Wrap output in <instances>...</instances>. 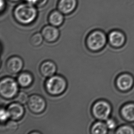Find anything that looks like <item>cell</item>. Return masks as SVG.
<instances>
[{
    "label": "cell",
    "mask_w": 134,
    "mask_h": 134,
    "mask_svg": "<svg viewBox=\"0 0 134 134\" xmlns=\"http://www.w3.org/2000/svg\"><path fill=\"white\" fill-rule=\"evenodd\" d=\"M15 20L23 25L33 24L38 16L36 6L27 2L19 4L13 12Z\"/></svg>",
    "instance_id": "6da1fadb"
},
{
    "label": "cell",
    "mask_w": 134,
    "mask_h": 134,
    "mask_svg": "<svg viewBox=\"0 0 134 134\" xmlns=\"http://www.w3.org/2000/svg\"><path fill=\"white\" fill-rule=\"evenodd\" d=\"M45 89L52 96H59L63 93L67 88L65 78L60 75H54L49 77L45 82Z\"/></svg>",
    "instance_id": "7a4b0ae2"
},
{
    "label": "cell",
    "mask_w": 134,
    "mask_h": 134,
    "mask_svg": "<svg viewBox=\"0 0 134 134\" xmlns=\"http://www.w3.org/2000/svg\"><path fill=\"white\" fill-rule=\"evenodd\" d=\"M107 42V37L103 31L97 29L91 32L86 39V45L89 51L96 52L101 50Z\"/></svg>",
    "instance_id": "3957f363"
},
{
    "label": "cell",
    "mask_w": 134,
    "mask_h": 134,
    "mask_svg": "<svg viewBox=\"0 0 134 134\" xmlns=\"http://www.w3.org/2000/svg\"><path fill=\"white\" fill-rule=\"evenodd\" d=\"M18 83L14 79L10 77H5L1 80L0 94L2 98L10 99L16 97L18 94Z\"/></svg>",
    "instance_id": "277c9868"
},
{
    "label": "cell",
    "mask_w": 134,
    "mask_h": 134,
    "mask_svg": "<svg viewBox=\"0 0 134 134\" xmlns=\"http://www.w3.org/2000/svg\"><path fill=\"white\" fill-rule=\"evenodd\" d=\"M91 111L94 118L99 120H107L110 115L111 107L108 102L99 100L94 103Z\"/></svg>",
    "instance_id": "5b68a950"
},
{
    "label": "cell",
    "mask_w": 134,
    "mask_h": 134,
    "mask_svg": "<svg viewBox=\"0 0 134 134\" xmlns=\"http://www.w3.org/2000/svg\"><path fill=\"white\" fill-rule=\"evenodd\" d=\"M27 103L29 110L35 114L43 112L46 106L45 99L38 94H33L30 96Z\"/></svg>",
    "instance_id": "8992f818"
},
{
    "label": "cell",
    "mask_w": 134,
    "mask_h": 134,
    "mask_svg": "<svg viewBox=\"0 0 134 134\" xmlns=\"http://www.w3.org/2000/svg\"><path fill=\"white\" fill-rule=\"evenodd\" d=\"M24 67V62L21 58L13 56L8 58L5 63V68L11 74H16L21 71Z\"/></svg>",
    "instance_id": "52a82bcc"
},
{
    "label": "cell",
    "mask_w": 134,
    "mask_h": 134,
    "mask_svg": "<svg viewBox=\"0 0 134 134\" xmlns=\"http://www.w3.org/2000/svg\"><path fill=\"white\" fill-rule=\"evenodd\" d=\"M44 40L49 43H54L58 40L60 37V31L57 27L52 25H47L41 30Z\"/></svg>",
    "instance_id": "ba28073f"
},
{
    "label": "cell",
    "mask_w": 134,
    "mask_h": 134,
    "mask_svg": "<svg viewBox=\"0 0 134 134\" xmlns=\"http://www.w3.org/2000/svg\"><path fill=\"white\" fill-rule=\"evenodd\" d=\"M7 109L9 114V118L16 121L21 120L25 112L23 104L16 102L10 104Z\"/></svg>",
    "instance_id": "9c48e42d"
},
{
    "label": "cell",
    "mask_w": 134,
    "mask_h": 134,
    "mask_svg": "<svg viewBox=\"0 0 134 134\" xmlns=\"http://www.w3.org/2000/svg\"><path fill=\"white\" fill-rule=\"evenodd\" d=\"M77 4V0H59L57 9L64 15L70 14L75 11Z\"/></svg>",
    "instance_id": "30bf717a"
},
{
    "label": "cell",
    "mask_w": 134,
    "mask_h": 134,
    "mask_svg": "<svg viewBox=\"0 0 134 134\" xmlns=\"http://www.w3.org/2000/svg\"><path fill=\"white\" fill-rule=\"evenodd\" d=\"M118 88L120 90H128L131 89L134 84V79L130 75L124 74L118 77L116 81Z\"/></svg>",
    "instance_id": "8fae6325"
},
{
    "label": "cell",
    "mask_w": 134,
    "mask_h": 134,
    "mask_svg": "<svg viewBox=\"0 0 134 134\" xmlns=\"http://www.w3.org/2000/svg\"><path fill=\"white\" fill-rule=\"evenodd\" d=\"M56 70L57 66L51 60H46L42 62L40 67L41 75L47 78L54 75Z\"/></svg>",
    "instance_id": "7c38bea8"
},
{
    "label": "cell",
    "mask_w": 134,
    "mask_h": 134,
    "mask_svg": "<svg viewBox=\"0 0 134 134\" xmlns=\"http://www.w3.org/2000/svg\"><path fill=\"white\" fill-rule=\"evenodd\" d=\"M108 38L109 43L114 47H121L125 42V35L122 32L119 30L111 31L109 34Z\"/></svg>",
    "instance_id": "4fadbf2b"
},
{
    "label": "cell",
    "mask_w": 134,
    "mask_h": 134,
    "mask_svg": "<svg viewBox=\"0 0 134 134\" xmlns=\"http://www.w3.org/2000/svg\"><path fill=\"white\" fill-rule=\"evenodd\" d=\"M48 21L51 25L56 27H60L64 22V14L58 10H53L49 14Z\"/></svg>",
    "instance_id": "5bb4252c"
},
{
    "label": "cell",
    "mask_w": 134,
    "mask_h": 134,
    "mask_svg": "<svg viewBox=\"0 0 134 134\" xmlns=\"http://www.w3.org/2000/svg\"><path fill=\"white\" fill-rule=\"evenodd\" d=\"M34 81L32 75L27 71L20 73L17 78V82L19 86L24 88L29 87Z\"/></svg>",
    "instance_id": "9a60e30c"
},
{
    "label": "cell",
    "mask_w": 134,
    "mask_h": 134,
    "mask_svg": "<svg viewBox=\"0 0 134 134\" xmlns=\"http://www.w3.org/2000/svg\"><path fill=\"white\" fill-rule=\"evenodd\" d=\"M123 118L129 121H134V103H129L125 105L121 111Z\"/></svg>",
    "instance_id": "2e32d148"
},
{
    "label": "cell",
    "mask_w": 134,
    "mask_h": 134,
    "mask_svg": "<svg viewBox=\"0 0 134 134\" xmlns=\"http://www.w3.org/2000/svg\"><path fill=\"white\" fill-rule=\"evenodd\" d=\"M108 128L105 123L102 121L96 122L91 128V133L93 134H105L107 133Z\"/></svg>",
    "instance_id": "e0dca14e"
},
{
    "label": "cell",
    "mask_w": 134,
    "mask_h": 134,
    "mask_svg": "<svg viewBox=\"0 0 134 134\" xmlns=\"http://www.w3.org/2000/svg\"><path fill=\"white\" fill-rule=\"evenodd\" d=\"M44 39L42 34L36 33L31 37L30 41L33 46L38 47L42 44Z\"/></svg>",
    "instance_id": "ac0fdd59"
},
{
    "label": "cell",
    "mask_w": 134,
    "mask_h": 134,
    "mask_svg": "<svg viewBox=\"0 0 134 134\" xmlns=\"http://www.w3.org/2000/svg\"><path fill=\"white\" fill-rule=\"evenodd\" d=\"M5 127V130L8 132H15L18 129V124L16 120H11L7 121Z\"/></svg>",
    "instance_id": "d6986e66"
},
{
    "label": "cell",
    "mask_w": 134,
    "mask_h": 134,
    "mask_svg": "<svg viewBox=\"0 0 134 134\" xmlns=\"http://www.w3.org/2000/svg\"><path fill=\"white\" fill-rule=\"evenodd\" d=\"M16 101L19 103L24 104L27 103V100L29 99L27 94L24 92H20L18 93L17 95L16 96Z\"/></svg>",
    "instance_id": "ffe728a7"
},
{
    "label": "cell",
    "mask_w": 134,
    "mask_h": 134,
    "mask_svg": "<svg viewBox=\"0 0 134 134\" xmlns=\"http://www.w3.org/2000/svg\"><path fill=\"white\" fill-rule=\"evenodd\" d=\"M119 134H134V130L132 127L128 125H124L120 127L116 131Z\"/></svg>",
    "instance_id": "44dd1931"
},
{
    "label": "cell",
    "mask_w": 134,
    "mask_h": 134,
    "mask_svg": "<svg viewBox=\"0 0 134 134\" xmlns=\"http://www.w3.org/2000/svg\"><path fill=\"white\" fill-rule=\"evenodd\" d=\"M9 118V114L7 112V109L2 108L0 111V119L2 122L7 121Z\"/></svg>",
    "instance_id": "7402d4cb"
},
{
    "label": "cell",
    "mask_w": 134,
    "mask_h": 134,
    "mask_svg": "<svg viewBox=\"0 0 134 134\" xmlns=\"http://www.w3.org/2000/svg\"><path fill=\"white\" fill-rule=\"evenodd\" d=\"M106 124L108 129L113 130L115 129L116 127V123L114 120H113L112 119H108L106 122Z\"/></svg>",
    "instance_id": "603a6c76"
},
{
    "label": "cell",
    "mask_w": 134,
    "mask_h": 134,
    "mask_svg": "<svg viewBox=\"0 0 134 134\" xmlns=\"http://www.w3.org/2000/svg\"><path fill=\"white\" fill-rule=\"evenodd\" d=\"M48 0H38L35 6L37 7H42L47 4Z\"/></svg>",
    "instance_id": "cb8c5ba5"
},
{
    "label": "cell",
    "mask_w": 134,
    "mask_h": 134,
    "mask_svg": "<svg viewBox=\"0 0 134 134\" xmlns=\"http://www.w3.org/2000/svg\"><path fill=\"white\" fill-rule=\"evenodd\" d=\"M5 0H1V12L2 13L5 9Z\"/></svg>",
    "instance_id": "d4e9b609"
},
{
    "label": "cell",
    "mask_w": 134,
    "mask_h": 134,
    "mask_svg": "<svg viewBox=\"0 0 134 134\" xmlns=\"http://www.w3.org/2000/svg\"><path fill=\"white\" fill-rule=\"evenodd\" d=\"M38 0H25L26 2H27V3L31 4L32 5H34L35 6L37 2H38Z\"/></svg>",
    "instance_id": "484cf974"
},
{
    "label": "cell",
    "mask_w": 134,
    "mask_h": 134,
    "mask_svg": "<svg viewBox=\"0 0 134 134\" xmlns=\"http://www.w3.org/2000/svg\"><path fill=\"white\" fill-rule=\"evenodd\" d=\"M9 1L13 2H18L20 1V0H9Z\"/></svg>",
    "instance_id": "4316f807"
},
{
    "label": "cell",
    "mask_w": 134,
    "mask_h": 134,
    "mask_svg": "<svg viewBox=\"0 0 134 134\" xmlns=\"http://www.w3.org/2000/svg\"><path fill=\"white\" fill-rule=\"evenodd\" d=\"M35 132H32V133H35ZM35 133H38V132H36Z\"/></svg>",
    "instance_id": "83f0119b"
}]
</instances>
